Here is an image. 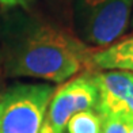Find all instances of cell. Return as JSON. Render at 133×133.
Instances as JSON below:
<instances>
[{
    "label": "cell",
    "instance_id": "1",
    "mask_svg": "<svg viewBox=\"0 0 133 133\" xmlns=\"http://www.w3.org/2000/svg\"><path fill=\"white\" fill-rule=\"evenodd\" d=\"M3 57L10 76L64 83L91 64L87 45L48 23L18 16L3 26Z\"/></svg>",
    "mask_w": 133,
    "mask_h": 133
},
{
    "label": "cell",
    "instance_id": "2",
    "mask_svg": "<svg viewBox=\"0 0 133 133\" xmlns=\"http://www.w3.org/2000/svg\"><path fill=\"white\" fill-rule=\"evenodd\" d=\"M133 0H75L74 25L84 45L106 48L125 33Z\"/></svg>",
    "mask_w": 133,
    "mask_h": 133
},
{
    "label": "cell",
    "instance_id": "3",
    "mask_svg": "<svg viewBox=\"0 0 133 133\" xmlns=\"http://www.w3.org/2000/svg\"><path fill=\"white\" fill-rule=\"evenodd\" d=\"M54 87L15 84L0 95V133H39Z\"/></svg>",
    "mask_w": 133,
    "mask_h": 133
},
{
    "label": "cell",
    "instance_id": "4",
    "mask_svg": "<svg viewBox=\"0 0 133 133\" xmlns=\"http://www.w3.org/2000/svg\"><path fill=\"white\" fill-rule=\"evenodd\" d=\"M99 90L94 75L83 74L65 82L54 91L48 111L46 122L57 133H64L68 119L74 114L96 109Z\"/></svg>",
    "mask_w": 133,
    "mask_h": 133
},
{
    "label": "cell",
    "instance_id": "5",
    "mask_svg": "<svg viewBox=\"0 0 133 133\" xmlns=\"http://www.w3.org/2000/svg\"><path fill=\"white\" fill-rule=\"evenodd\" d=\"M94 79L99 90L98 111L133 122V72L107 71L94 74Z\"/></svg>",
    "mask_w": 133,
    "mask_h": 133
},
{
    "label": "cell",
    "instance_id": "6",
    "mask_svg": "<svg viewBox=\"0 0 133 133\" xmlns=\"http://www.w3.org/2000/svg\"><path fill=\"white\" fill-rule=\"evenodd\" d=\"M91 65L106 71L133 72V37L113 42L91 54Z\"/></svg>",
    "mask_w": 133,
    "mask_h": 133
},
{
    "label": "cell",
    "instance_id": "7",
    "mask_svg": "<svg viewBox=\"0 0 133 133\" xmlns=\"http://www.w3.org/2000/svg\"><path fill=\"white\" fill-rule=\"evenodd\" d=\"M105 117L98 109H90L74 114L66 122V133H102Z\"/></svg>",
    "mask_w": 133,
    "mask_h": 133
},
{
    "label": "cell",
    "instance_id": "8",
    "mask_svg": "<svg viewBox=\"0 0 133 133\" xmlns=\"http://www.w3.org/2000/svg\"><path fill=\"white\" fill-rule=\"evenodd\" d=\"M133 122L117 116H107L105 117L103 132L102 133H129L132 129Z\"/></svg>",
    "mask_w": 133,
    "mask_h": 133
},
{
    "label": "cell",
    "instance_id": "9",
    "mask_svg": "<svg viewBox=\"0 0 133 133\" xmlns=\"http://www.w3.org/2000/svg\"><path fill=\"white\" fill-rule=\"evenodd\" d=\"M39 133H57V132L54 130V129L52 128V126H50V125L45 121L44 125H42V129H41V132H39Z\"/></svg>",
    "mask_w": 133,
    "mask_h": 133
},
{
    "label": "cell",
    "instance_id": "10",
    "mask_svg": "<svg viewBox=\"0 0 133 133\" xmlns=\"http://www.w3.org/2000/svg\"><path fill=\"white\" fill-rule=\"evenodd\" d=\"M130 25H132V27H133V14H132V19H130Z\"/></svg>",
    "mask_w": 133,
    "mask_h": 133
},
{
    "label": "cell",
    "instance_id": "11",
    "mask_svg": "<svg viewBox=\"0 0 133 133\" xmlns=\"http://www.w3.org/2000/svg\"><path fill=\"white\" fill-rule=\"evenodd\" d=\"M129 133H133V125H132V129H130V132Z\"/></svg>",
    "mask_w": 133,
    "mask_h": 133
},
{
    "label": "cell",
    "instance_id": "12",
    "mask_svg": "<svg viewBox=\"0 0 133 133\" xmlns=\"http://www.w3.org/2000/svg\"><path fill=\"white\" fill-rule=\"evenodd\" d=\"M0 60H2V50H0Z\"/></svg>",
    "mask_w": 133,
    "mask_h": 133
}]
</instances>
